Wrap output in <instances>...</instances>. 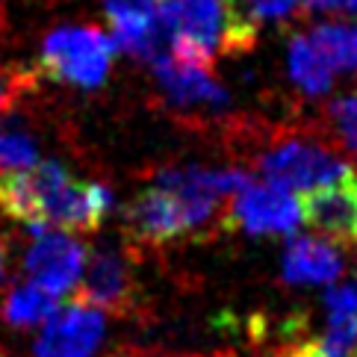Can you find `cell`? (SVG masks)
I'll return each mask as SVG.
<instances>
[{
  "label": "cell",
  "mask_w": 357,
  "mask_h": 357,
  "mask_svg": "<svg viewBox=\"0 0 357 357\" xmlns=\"http://www.w3.org/2000/svg\"><path fill=\"white\" fill-rule=\"evenodd\" d=\"M251 183V174L242 169H162L157 181L127 207V234L142 245H169L174 239L204 231L219 215L222 198H234Z\"/></svg>",
  "instance_id": "cell-1"
},
{
  "label": "cell",
  "mask_w": 357,
  "mask_h": 357,
  "mask_svg": "<svg viewBox=\"0 0 357 357\" xmlns=\"http://www.w3.org/2000/svg\"><path fill=\"white\" fill-rule=\"evenodd\" d=\"M116 207L104 183H83L56 160L36 162L27 172L0 174V210L18 219L27 231L92 234Z\"/></svg>",
  "instance_id": "cell-2"
},
{
  "label": "cell",
  "mask_w": 357,
  "mask_h": 357,
  "mask_svg": "<svg viewBox=\"0 0 357 357\" xmlns=\"http://www.w3.org/2000/svg\"><path fill=\"white\" fill-rule=\"evenodd\" d=\"M160 24L169 56L198 68H210L219 54L248 50L257 42V27L234 0H160Z\"/></svg>",
  "instance_id": "cell-3"
},
{
  "label": "cell",
  "mask_w": 357,
  "mask_h": 357,
  "mask_svg": "<svg viewBox=\"0 0 357 357\" xmlns=\"http://www.w3.org/2000/svg\"><path fill=\"white\" fill-rule=\"evenodd\" d=\"M112 56H116V45L92 24L59 27L42 42V68L47 77L80 89L104 86L112 68Z\"/></svg>",
  "instance_id": "cell-4"
},
{
  "label": "cell",
  "mask_w": 357,
  "mask_h": 357,
  "mask_svg": "<svg viewBox=\"0 0 357 357\" xmlns=\"http://www.w3.org/2000/svg\"><path fill=\"white\" fill-rule=\"evenodd\" d=\"M257 172L275 189L307 192V189H316L322 183L340 181V177L351 174L354 169L319 142H310V139H284V142H275L257 157Z\"/></svg>",
  "instance_id": "cell-5"
},
{
  "label": "cell",
  "mask_w": 357,
  "mask_h": 357,
  "mask_svg": "<svg viewBox=\"0 0 357 357\" xmlns=\"http://www.w3.org/2000/svg\"><path fill=\"white\" fill-rule=\"evenodd\" d=\"M86 260L89 248L83 239L68 231L47 227V231L36 234L27 251H24V275H27L30 284L42 287L59 301L62 296H71L77 289Z\"/></svg>",
  "instance_id": "cell-6"
},
{
  "label": "cell",
  "mask_w": 357,
  "mask_h": 357,
  "mask_svg": "<svg viewBox=\"0 0 357 357\" xmlns=\"http://www.w3.org/2000/svg\"><path fill=\"white\" fill-rule=\"evenodd\" d=\"M298 225V201L269 183L245 186L222 213V231H242L254 236H292Z\"/></svg>",
  "instance_id": "cell-7"
},
{
  "label": "cell",
  "mask_w": 357,
  "mask_h": 357,
  "mask_svg": "<svg viewBox=\"0 0 357 357\" xmlns=\"http://www.w3.org/2000/svg\"><path fill=\"white\" fill-rule=\"evenodd\" d=\"M107 319L83 301L59 304L33 342V357H92L104 340Z\"/></svg>",
  "instance_id": "cell-8"
},
{
  "label": "cell",
  "mask_w": 357,
  "mask_h": 357,
  "mask_svg": "<svg viewBox=\"0 0 357 357\" xmlns=\"http://www.w3.org/2000/svg\"><path fill=\"white\" fill-rule=\"evenodd\" d=\"M104 15L116 50H124L148 66L169 54L160 24V0H107Z\"/></svg>",
  "instance_id": "cell-9"
},
{
  "label": "cell",
  "mask_w": 357,
  "mask_h": 357,
  "mask_svg": "<svg viewBox=\"0 0 357 357\" xmlns=\"http://www.w3.org/2000/svg\"><path fill=\"white\" fill-rule=\"evenodd\" d=\"M77 301L100 313H127L136 307V280L127 254L119 248H98L89 254L77 284Z\"/></svg>",
  "instance_id": "cell-10"
},
{
  "label": "cell",
  "mask_w": 357,
  "mask_h": 357,
  "mask_svg": "<svg viewBox=\"0 0 357 357\" xmlns=\"http://www.w3.org/2000/svg\"><path fill=\"white\" fill-rule=\"evenodd\" d=\"M301 222L325 242H354L357 227V172L301 192Z\"/></svg>",
  "instance_id": "cell-11"
},
{
  "label": "cell",
  "mask_w": 357,
  "mask_h": 357,
  "mask_svg": "<svg viewBox=\"0 0 357 357\" xmlns=\"http://www.w3.org/2000/svg\"><path fill=\"white\" fill-rule=\"evenodd\" d=\"M151 68H154V77L162 89V95L181 109H198V107L222 109V107H227V100H231L225 92V86L213 80L210 68L177 62L169 54L160 56L157 62H151Z\"/></svg>",
  "instance_id": "cell-12"
},
{
  "label": "cell",
  "mask_w": 357,
  "mask_h": 357,
  "mask_svg": "<svg viewBox=\"0 0 357 357\" xmlns=\"http://www.w3.org/2000/svg\"><path fill=\"white\" fill-rule=\"evenodd\" d=\"M280 272L287 284H334L342 275V254L325 239L292 236Z\"/></svg>",
  "instance_id": "cell-13"
},
{
  "label": "cell",
  "mask_w": 357,
  "mask_h": 357,
  "mask_svg": "<svg viewBox=\"0 0 357 357\" xmlns=\"http://www.w3.org/2000/svg\"><path fill=\"white\" fill-rule=\"evenodd\" d=\"M304 36L334 77L357 71V21H325Z\"/></svg>",
  "instance_id": "cell-14"
},
{
  "label": "cell",
  "mask_w": 357,
  "mask_h": 357,
  "mask_svg": "<svg viewBox=\"0 0 357 357\" xmlns=\"http://www.w3.org/2000/svg\"><path fill=\"white\" fill-rule=\"evenodd\" d=\"M59 307L56 298L45 292L42 287L30 284V280H21V284L9 287L6 296H3V304H0V316L9 328H42L54 310Z\"/></svg>",
  "instance_id": "cell-15"
},
{
  "label": "cell",
  "mask_w": 357,
  "mask_h": 357,
  "mask_svg": "<svg viewBox=\"0 0 357 357\" xmlns=\"http://www.w3.org/2000/svg\"><path fill=\"white\" fill-rule=\"evenodd\" d=\"M289 77L304 95H325L331 83H334V74L328 71V66L322 62V56L313 50V45L307 42V36H296L289 42Z\"/></svg>",
  "instance_id": "cell-16"
},
{
  "label": "cell",
  "mask_w": 357,
  "mask_h": 357,
  "mask_svg": "<svg viewBox=\"0 0 357 357\" xmlns=\"http://www.w3.org/2000/svg\"><path fill=\"white\" fill-rule=\"evenodd\" d=\"M39 162V151L30 133L18 127H0V174L3 172H27Z\"/></svg>",
  "instance_id": "cell-17"
},
{
  "label": "cell",
  "mask_w": 357,
  "mask_h": 357,
  "mask_svg": "<svg viewBox=\"0 0 357 357\" xmlns=\"http://www.w3.org/2000/svg\"><path fill=\"white\" fill-rule=\"evenodd\" d=\"M328 119L334 124L342 145L357 151V95H342L328 107Z\"/></svg>",
  "instance_id": "cell-18"
},
{
  "label": "cell",
  "mask_w": 357,
  "mask_h": 357,
  "mask_svg": "<svg viewBox=\"0 0 357 357\" xmlns=\"http://www.w3.org/2000/svg\"><path fill=\"white\" fill-rule=\"evenodd\" d=\"M239 12L245 15L254 27L260 21H284L298 9L301 0H234Z\"/></svg>",
  "instance_id": "cell-19"
},
{
  "label": "cell",
  "mask_w": 357,
  "mask_h": 357,
  "mask_svg": "<svg viewBox=\"0 0 357 357\" xmlns=\"http://www.w3.org/2000/svg\"><path fill=\"white\" fill-rule=\"evenodd\" d=\"M310 12H334V15H357V0H301Z\"/></svg>",
  "instance_id": "cell-20"
},
{
  "label": "cell",
  "mask_w": 357,
  "mask_h": 357,
  "mask_svg": "<svg viewBox=\"0 0 357 357\" xmlns=\"http://www.w3.org/2000/svg\"><path fill=\"white\" fill-rule=\"evenodd\" d=\"M18 89H21L18 77H6V74H0V112L12 104V98L18 95Z\"/></svg>",
  "instance_id": "cell-21"
},
{
  "label": "cell",
  "mask_w": 357,
  "mask_h": 357,
  "mask_svg": "<svg viewBox=\"0 0 357 357\" xmlns=\"http://www.w3.org/2000/svg\"><path fill=\"white\" fill-rule=\"evenodd\" d=\"M6 280V239L0 234V284Z\"/></svg>",
  "instance_id": "cell-22"
},
{
  "label": "cell",
  "mask_w": 357,
  "mask_h": 357,
  "mask_svg": "<svg viewBox=\"0 0 357 357\" xmlns=\"http://www.w3.org/2000/svg\"><path fill=\"white\" fill-rule=\"evenodd\" d=\"M354 239H357V227H354Z\"/></svg>",
  "instance_id": "cell-23"
}]
</instances>
